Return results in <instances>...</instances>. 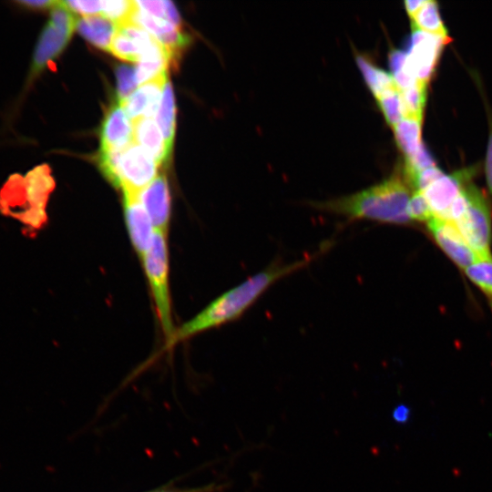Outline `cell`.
I'll use <instances>...</instances> for the list:
<instances>
[{
  "mask_svg": "<svg viewBox=\"0 0 492 492\" xmlns=\"http://www.w3.org/2000/svg\"><path fill=\"white\" fill-rule=\"evenodd\" d=\"M407 214L411 221L428 222L434 214L421 191H415L407 205Z\"/></svg>",
  "mask_w": 492,
  "mask_h": 492,
  "instance_id": "27",
  "label": "cell"
},
{
  "mask_svg": "<svg viewBox=\"0 0 492 492\" xmlns=\"http://www.w3.org/2000/svg\"><path fill=\"white\" fill-rule=\"evenodd\" d=\"M475 168H465L434 181L423 192L434 217L449 220L450 210L465 185L475 174Z\"/></svg>",
  "mask_w": 492,
  "mask_h": 492,
  "instance_id": "8",
  "label": "cell"
},
{
  "mask_svg": "<svg viewBox=\"0 0 492 492\" xmlns=\"http://www.w3.org/2000/svg\"><path fill=\"white\" fill-rule=\"evenodd\" d=\"M422 119L405 117L393 127L395 140L405 157L414 154L423 143L421 141Z\"/></svg>",
  "mask_w": 492,
  "mask_h": 492,
  "instance_id": "18",
  "label": "cell"
},
{
  "mask_svg": "<svg viewBox=\"0 0 492 492\" xmlns=\"http://www.w3.org/2000/svg\"><path fill=\"white\" fill-rule=\"evenodd\" d=\"M121 104L116 100L108 108L100 127L99 150H118L133 141V124Z\"/></svg>",
  "mask_w": 492,
  "mask_h": 492,
  "instance_id": "12",
  "label": "cell"
},
{
  "mask_svg": "<svg viewBox=\"0 0 492 492\" xmlns=\"http://www.w3.org/2000/svg\"><path fill=\"white\" fill-rule=\"evenodd\" d=\"M485 172L487 186L490 192L492 193V125H490V133L488 138L486 163H485Z\"/></svg>",
  "mask_w": 492,
  "mask_h": 492,
  "instance_id": "33",
  "label": "cell"
},
{
  "mask_svg": "<svg viewBox=\"0 0 492 492\" xmlns=\"http://www.w3.org/2000/svg\"><path fill=\"white\" fill-rule=\"evenodd\" d=\"M212 487H199V488H191V489H159V490H154V491H149V492H210Z\"/></svg>",
  "mask_w": 492,
  "mask_h": 492,
  "instance_id": "37",
  "label": "cell"
},
{
  "mask_svg": "<svg viewBox=\"0 0 492 492\" xmlns=\"http://www.w3.org/2000/svg\"><path fill=\"white\" fill-rule=\"evenodd\" d=\"M435 166V160L424 143L411 156L405 157V172L410 181L419 171Z\"/></svg>",
  "mask_w": 492,
  "mask_h": 492,
  "instance_id": "26",
  "label": "cell"
},
{
  "mask_svg": "<svg viewBox=\"0 0 492 492\" xmlns=\"http://www.w3.org/2000/svg\"><path fill=\"white\" fill-rule=\"evenodd\" d=\"M118 26L103 15L84 16L77 19V30L91 44L108 51Z\"/></svg>",
  "mask_w": 492,
  "mask_h": 492,
  "instance_id": "16",
  "label": "cell"
},
{
  "mask_svg": "<svg viewBox=\"0 0 492 492\" xmlns=\"http://www.w3.org/2000/svg\"><path fill=\"white\" fill-rule=\"evenodd\" d=\"M139 9L146 13L167 20V1H136Z\"/></svg>",
  "mask_w": 492,
  "mask_h": 492,
  "instance_id": "31",
  "label": "cell"
},
{
  "mask_svg": "<svg viewBox=\"0 0 492 492\" xmlns=\"http://www.w3.org/2000/svg\"><path fill=\"white\" fill-rule=\"evenodd\" d=\"M406 53L404 51L396 50L390 55V66L393 72L403 68Z\"/></svg>",
  "mask_w": 492,
  "mask_h": 492,
  "instance_id": "35",
  "label": "cell"
},
{
  "mask_svg": "<svg viewBox=\"0 0 492 492\" xmlns=\"http://www.w3.org/2000/svg\"><path fill=\"white\" fill-rule=\"evenodd\" d=\"M168 80V73L163 74L143 84L128 97L119 101L132 122L139 118H152L157 114Z\"/></svg>",
  "mask_w": 492,
  "mask_h": 492,
  "instance_id": "11",
  "label": "cell"
},
{
  "mask_svg": "<svg viewBox=\"0 0 492 492\" xmlns=\"http://www.w3.org/2000/svg\"><path fill=\"white\" fill-rule=\"evenodd\" d=\"M65 5L75 14L84 16L101 15V1H64Z\"/></svg>",
  "mask_w": 492,
  "mask_h": 492,
  "instance_id": "30",
  "label": "cell"
},
{
  "mask_svg": "<svg viewBox=\"0 0 492 492\" xmlns=\"http://www.w3.org/2000/svg\"><path fill=\"white\" fill-rule=\"evenodd\" d=\"M108 51L115 56L130 62H139L142 56V48L139 43L118 28L111 41Z\"/></svg>",
  "mask_w": 492,
  "mask_h": 492,
  "instance_id": "23",
  "label": "cell"
},
{
  "mask_svg": "<svg viewBox=\"0 0 492 492\" xmlns=\"http://www.w3.org/2000/svg\"><path fill=\"white\" fill-rule=\"evenodd\" d=\"M357 64L375 97L387 91L398 88L392 74L376 67L363 56L357 57Z\"/></svg>",
  "mask_w": 492,
  "mask_h": 492,
  "instance_id": "20",
  "label": "cell"
},
{
  "mask_svg": "<svg viewBox=\"0 0 492 492\" xmlns=\"http://www.w3.org/2000/svg\"><path fill=\"white\" fill-rule=\"evenodd\" d=\"M157 163L136 142L120 150L118 164V189L139 193L157 177Z\"/></svg>",
  "mask_w": 492,
  "mask_h": 492,
  "instance_id": "7",
  "label": "cell"
},
{
  "mask_svg": "<svg viewBox=\"0 0 492 492\" xmlns=\"http://www.w3.org/2000/svg\"><path fill=\"white\" fill-rule=\"evenodd\" d=\"M317 255L318 252L313 256L288 263L273 262L249 277L216 298L200 313L176 329L170 338L166 340V348L238 319L274 283L304 268Z\"/></svg>",
  "mask_w": 492,
  "mask_h": 492,
  "instance_id": "1",
  "label": "cell"
},
{
  "mask_svg": "<svg viewBox=\"0 0 492 492\" xmlns=\"http://www.w3.org/2000/svg\"><path fill=\"white\" fill-rule=\"evenodd\" d=\"M465 272L468 279L485 294L492 309V258L478 259Z\"/></svg>",
  "mask_w": 492,
  "mask_h": 492,
  "instance_id": "22",
  "label": "cell"
},
{
  "mask_svg": "<svg viewBox=\"0 0 492 492\" xmlns=\"http://www.w3.org/2000/svg\"><path fill=\"white\" fill-rule=\"evenodd\" d=\"M77 18L64 3L58 1L50 10L48 21L42 28L36 43L22 96L34 85L51 63L58 58L77 29Z\"/></svg>",
  "mask_w": 492,
  "mask_h": 492,
  "instance_id": "3",
  "label": "cell"
},
{
  "mask_svg": "<svg viewBox=\"0 0 492 492\" xmlns=\"http://www.w3.org/2000/svg\"><path fill=\"white\" fill-rule=\"evenodd\" d=\"M466 206L453 221L478 259L492 258V215L483 192L471 181L464 187Z\"/></svg>",
  "mask_w": 492,
  "mask_h": 492,
  "instance_id": "5",
  "label": "cell"
},
{
  "mask_svg": "<svg viewBox=\"0 0 492 492\" xmlns=\"http://www.w3.org/2000/svg\"><path fill=\"white\" fill-rule=\"evenodd\" d=\"M404 109V118L423 119V112L426 102V84L416 81L412 87L400 90Z\"/></svg>",
  "mask_w": 492,
  "mask_h": 492,
  "instance_id": "21",
  "label": "cell"
},
{
  "mask_svg": "<svg viewBox=\"0 0 492 492\" xmlns=\"http://www.w3.org/2000/svg\"><path fill=\"white\" fill-rule=\"evenodd\" d=\"M118 100L121 101L134 92L138 84L136 68L130 66H119L116 70Z\"/></svg>",
  "mask_w": 492,
  "mask_h": 492,
  "instance_id": "28",
  "label": "cell"
},
{
  "mask_svg": "<svg viewBox=\"0 0 492 492\" xmlns=\"http://www.w3.org/2000/svg\"><path fill=\"white\" fill-rule=\"evenodd\" d=\"M425 0H406L405 6L408 15L412 17L425 4Z\"/></svg>",
  "mask_w": 492,
  "mask_h": 492,
  "instance_id": "36",
  "label": "cell"
},
{
  "mask_svg": "<svg viewBox=\"0 0 492 492\" xmlns=\"http://www.w3.org/2000/svg\"><path fill=\"white\" fill-rule=\"evenodd\" d=\"M156 121L168 147L172 149L176 128V105L169 80L164 87L160 105L156 114Z\"/></svg>",
  "mask_w": 492,
  "mask_h": 492,
  "instance_id": "17",
  "label": "cell"
},
{
  "mask_svg": "<svg viewBox=\"0 0 492 492\" xmlns=\"http://www.w3.org/2000/svg\"><path fill=\"white\" fill-rule=\"evenodd\" d=\"M443 175L444 172L439 168L433 166L416 173L409 182L415 188V191H424Z\"/></svg>",
  "mask_w": 492,
  "mask_h": 492,
  "instance_id": "29",
  "label": "cell"
},
{
  "mask_svg": "<svg viewBox=\"0 0 492 492\" xmlns=\"http://www.w3.org/2000/svg\"><path fill=\"white\" fill-rule=\"evenodd\" d=\"M412 26L430 34L448 37V32L440 17L438 5L434 0H426L412 16Z\"/></svg>",
  "mask_w": 492,
  "mask_h": 492,
  "instance_id": "19",
  "label": "cell"
},
{
  "mask_svg": "<svg viewBox=\"0 0 492 492\" xmlns=\"http://www.w3.org/2000/svg\"><path fill=\"white\" fill-rule=\"evenodd\" d=\"M386 122L393 128L404 118V109L398 88L375 97Z\"/></svg>",
  "mask_w": 492,
  "mask_h": 492,
  "instance_id": "24",
  "label": "cell"
},
{
  "mask_svg": "<svg viewBox=\"0 0 492 492\" xmlns=\"http://www.w3.org/2000/svg\"><path fill=\"white\" fill-rule=\"evenodd\" d=\"M427 230L441 250L458 267L465 270L477 260L452 221L433 217L427 222Z\"/></svg>",
  "mask_w": 492,
  "mask_h": 492,
  "instance_id": "9",
  "label": "cell"
},
{
  "mask_svg": "<svg viewBox=\"0 0 492 492\" xmlns=\"http://www.w3.org/2000/svg\"><path fill=\"white\" fill-rule=\"evenodd\" d=\"M131 21L157 38L171 54L174 60L179 53L189 44L190 38L180 29L162 18L153 16L137 7Z\"/></svg>",
  "mask_w": 492,
  "mask_h": 492,
  "instance_id": "14",
  "label": "cell"
},
{
  "mask_svg": "<svg viewBox=\"0 0 492 492\" xmlns=\"http://www.w3.org/2000/svg\"><path fill=\"white\" fill-rule=\"evenodd\" d=\"M58 1L53 0H22L15 1L14 4L19 8L26 11H45L54 8Z\"/></svg>",
  "mask_w": 492,
  "mask_h": 492,
  "instance_id": "32",
  "label": "cell"
},
{
  "mask_svg": "<svg viewBox=\"0 0 492 492\" xmlns=\"http://www.w3.org/2000/svg\"><path fill=\"white\" fill-rule=\"evenodd\" d=\"M101 15L114 22L117 26L131 21L138 5L136 1L112 0L101 1Z\"/></svg>",
  "mask_w": 492,
  "mask_h": 492,
  "instance_id": "25",
  "label": "cell"
},
{
  "mask_svg": "<svg viewBox=\"0 0 492 492\" xmlns=\"http://www.w3.org/2000/svg\"><path fill=\"white\" fill-rule=\"evenodd\" d=\"M133 141L139 145L157 163L169 159L171 150L156 122L152 118H139L132 122Z\"/></svg>",
  "mask_w": 492,
  "mask_h": 492,
  "instance_id": "15",
  "label": "cell"
},
{
  "mask_svg": "<svg viewBox=\"0 0 492 492\" xmlns=\"http://www.w3.org/2000/svg\"><path fill=\"white\" fill-rule=\"evenodd\" d=\"M138 196L154 229L168 232L171 202L166 176L163 174L157 176Z\"/></svg>",
  "mask_w": 492,
  "mask_h": 492,
  "instance_id": "13",
  "label": "cell"
},
{
  "mask_svg": "<svg viewBox=\"0 0 492 492\" xmlns=\"http://www.w3.org/2000/svg\"><path fill=\"white\" fill-rule=\"evenodd\" d=\"M410 191L397 175L352 195L316 202V209L350 220H367L383 223H411L407 214Z\"/></svg>",
  "mask_w": 492,
  "mask_h": 492,
  "instance_id": "2",
  "label": "cell"
},
{
  "mask_svg": "<svg viewBox=\"0 0 492 492\" xmlns=\"http://www.w3.org/2000/svg\"><path fill=\"white\" fill-rule=\"evenodd\" d=\"M123 209L128 233L140 259L151 246L155 229L139 200V193L123 191Z\"/></svg>",
  "mask_w": 492,
  "mask_h": 492,
  "instance_id": "10",
  "label": "cell"
},
{
  "mask_svg": "<svg viewBox=\"0 0 492 492\" xmlns=\"http://www.w3.org/2000/svg\"><path fill=\"white\" fill-rule=\"evenodd\" d=\"M410 408L405 405H397L392 414L394 420L398 424H405L410 417Z\"/></svg>",
  "mask_w": 492,
  "mask_h": 492,
  "instance_id": "34",
  "label": "cell"
},
{
  "mask_svg": "<svg viewBox=\"0 0 492 492\" xmlns=\"http://www.w3.org/2000/svg\"><path fill=\"white\" fill-rule=\"evenodd\" d=\"M448 41L449 37L430 34L412 26L410 46L403 69L416 81L427 84L441 50Z\"/></svg>",
  "mask_w": 492,
  "mask_h": 492,
  "instance_id": "6",
  "label": "cell"
},
{
  "mask_svg": "<svg viewBox=\"0 0 492 492\" xmlns=\"http://www.w3.org/2000/svg\"><path fill=\"white\" fill-rule=\"evenodd\" d=\"M167 231L155 230L152 243L141 259L155 302L158 317L167 340L174 333L169 288Z\"/></svg>",
  "mask_w": 492,
  "mask_h": 492,
  "instance_id": "4",
  "label": "cell"
}]
</instances>
